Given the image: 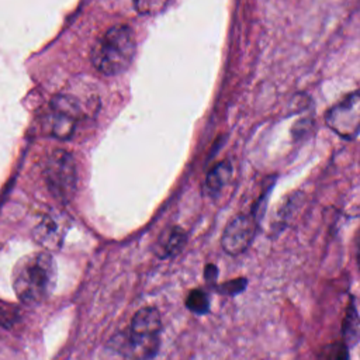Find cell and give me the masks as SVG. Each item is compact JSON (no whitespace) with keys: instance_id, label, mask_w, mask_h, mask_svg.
Masks as SVG:
<instances>
[{"instance_id":"2e32d148","label":"cell","mask_w":360,"mask_h":360,"mask_svg":"<svg viewBox=\"0 0 360 360\" xmlns=\"http://www.w3.org/2000/svg\"><path fill=\"white\" fill-rule=\"evenodd\" d=\"M217 278H218V267L212 263L205 264V267H204V280H205V283L212 288L217 284Z\"/></svg>"},{"instance_id":"7c38bea8","label":"cell","mask_w":360,"mask_h":360,"mask_svg":"<svg viewBox=\"0 0 360 360\" xmlns=\"http://www.w3.org/2000/svg\"><path fill=\"white\" fill-rule=\"evenodd\" d=\"M186 308L195 315H205L210 312V295L202 288H193L186 297Z\"/></svg>"},{"instance_id":"52a82bcc","label":"cell","mask_w":360,"mask_h":360,"mask_svg":"<svg viewBox=\"0 0 360 360\" xmlns=\"http://www.w3.org/2000/svg\"><path fill=\"white\" fill-rule=\"evenodd\" d=\"M359 120L360 108L356 91L349 94L326 112V124L329 128L346 139H352L357 135Z\"/></svg>"},{"instance_id":"9a60e30c","label":"cell","mask_w":360,"mask_h":360,"mask_svg":"<svg viewBox=\"0 0 360 360\" xmlns=\"http://www.w3.org/2000/svg\"><path fill=\"white\" fill-rule=\"evenodd\" d=\"M172 0H132L135 10L143 15L160 13Z\"/></svg>"},{"instance_id":"277c9868","label":"cell","mask_w":360,"mask_h":360,"mask_svg":"<svg viewBox=\"0 0 360 360\" xmlns=\"http://www.w3.org/2000/svg\"><path fill=\"white\" fill-rule=\"evenodd\" d=\"M44 174L48 188L56 200L60 202L72 200L77 184V170L76 162L69 152L53 150L45 162Z\"/></svg>"},{"instance_id":"30bf717a","label":"cell","mask_w":360,"mask_h":360,"mask_svg":"<svg viewBox=\"0 0 360 360\" xmlns=\"http://www.w3.org/2000/svg\"><path fill=\"white\" fill-rule=\"evenodd\" d=\"M232 179V166L224 160L215 165L207 174L204 181V191L210 197H215Z\"/></svg>"},{"instance_id":"4fadbf2b","label":"cell","mask_w":360,"mask_h":360,"mask_svg":"<svg viewBox=\"0 0 360 360\" xmlns=\"http://www.w3.org/2000/svg\"><path fill=\"white\" fill-rule=\"evenodd\" d=\"M316 357L318 360H350L349 347L342 340L330 342L321 346Z\"/></svg>"},{"instance_id":"9c48e42d","label":"cell","mask_w":360,"mask_h":360,"mask_svg":"<svg viewBox=\"0 0 360 360\" xmlns=\"http://www.w3.org/2000/svg\"><path fill=\"white\" fill-rule=\"evenodd\" d=\"M65 228L53 215H45L34 228L35 240L46 249H58L62 245Z\"/></svg>"},{"instance_id":"8fae6325","label":"cell","mask_w":360,"mask_h":360,"mask_svg":"<svg viewBox=\"0 0 360 360\" xmlns=\"http://www.w3.org/2000/svg\"><path fill=\"white\" fill-rule=\"evenodd\" d=\"M342 342L349 349L356 346L359 342V314L354 297H350V301L346 307L345 318L342 321Z\"/></svg>"},{"instance_id":"5b68a950","label":"cell","mask_w":360,"mask_h":360,"mask_svg":"<svg viewBox=\"0 0 360 360\" xmlns=\"http://www.w3.org/2000/svg\"><path fill=\"white\" fill-rule=\"evenodd\" d=\"M90 107V104L84 105L73 96H56L51 101L45 127L52 136L68 139L73 135L79 120L89 115Z\"/></svg>"},{"instance_id":"6da1fadb","label":"cell","mask_w":360,"mask_h":360,"mask_svg":"<svg viewBox=\"0 0 360 360\" xmlns=\"http://www.w3.org/2000/svg\"><path fill=\"white\" fill-rule=\"evenodd\" d=\"M162 318L156 307H142L131 318L129 326L111 336L114 352L132 360H152L160 347Z\"/></svg>"},{"instance_id":"7a4b0ae2","label":"cell","mask_w":360,"mask_h":360,"mask_svg":"<svg viewBox=\"0 0 360 360\" xmlns=\"http://www.w3.org/2000/svg\"><path fill=\"white\" fill-rule=\"evenodd\" d=\"M56 281V266L48 252H35L18 260L13 270V288L24 304L45 301Z\"/></svg>"},{"instance_id":"ba28073f","label":"cell","mask_w":360,"mask_h":360,"mask_svg":"<svg viewBox=\"0 0 360 360\" xmlns=\"http://www.w3.org/2000/svg\"><path fill=\"white\" fill-rule=\"evenodd\" d=\"M186 243L187 232L179 225H172L166 228L156 239V243L153 245V253L160 260L172 259L184 249Z\"/></svg>"},{"instance_id":"5bb4252c","label":"cell","mask_w":360,"mask_h":360,"mask_svg":"<svg viewBox=\"0 0 360 360\" xmlns=\"http://www.w3.org/2000/svg\"><path fill=\"white\" fill-rule=\"evenodd\" d=\"M246 287H248V280L245 277H238V278H232L229 281H225L222 284H215L212 288L221 295L235 297V295L240 294L242 291H245Z\"/></svg>"},{"instance_id":"3957f363","label":"cell","mask_w":360,"mask_h":360,"mask_svg":"<svg viewBox=\"0 0 360 360\" xmlns=\"http://www.w3.org/2000/svg\"><path fill=\"white\" fill-rule=\"evenodd\" d=\"M135 34L131 27L120 24L108 28L94 44L91 51L93 66L105 76L122 73L135 55Z\"/></svg>"},{"instance_id":"8992f818","label":"cell","mask_w":360,"mask_h":360,"mask_svg":"<svg viewBox=\"0 0 360 360\" xmlns=\"http://www.w3.org/2000/svg\"><path fill=\"white\" fill-rule=\"evenodd\" d=\"M259 218L256 212L239 214L232 218L224 229L221 246L225 253L238 256L248 250L257 232Z\"/></svg>"}]
</instances>
